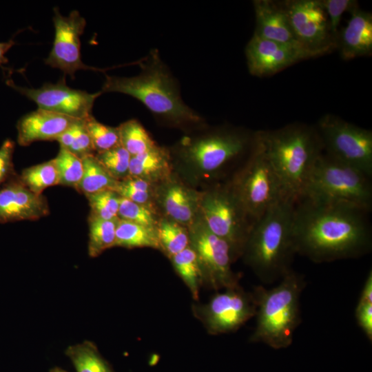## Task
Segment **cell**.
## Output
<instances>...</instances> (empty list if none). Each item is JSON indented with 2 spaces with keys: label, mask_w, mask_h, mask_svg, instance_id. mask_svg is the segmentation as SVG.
I'll use <instances>...</instances> for the list:
<instances>
[{
  "label": "cell",
  "mask_w": 372,
  "mask_h": 372,
  "mask_svg": "<svg viewBox=\"0 0 372 372\" xmlns=\"http://www.w3.org/2000/svg\"><path fill=\"white\" fill-rule=\"evenodd\" d=\"M369 213L345 204L299 199L293 216L296 253L316 263L369 254L372 247Z\"/></svg>",
  "instance_id": "cell-1"
},
{
  "label": "cell",
  "mask_w": 372,
  "mask_h": 372,
  "mask_svg": "<svg viewBox=\"0 0 372 372\" xmlns=\"http://www.w3.org/2000/svg\"><path fill=\"white\" fill-rule=\"evenodd\" d=\"M133 76H105L102 93L118 92L139 101L161 124L186 134L207 126L205 118L183 100L180 86L158 50L152 49L139 62Z\"/></svg>",
  "instance_id": "cell-2"
},
{
  "label": "cell",
  "mask_w": 372,
  "mask_h": 372,
  "mask_svg": "<svg viewBox=\"0 0 372 372\" xmlns=\"http://www.w3.org/2000/svg\"><path fill=\"white\" fill-rule=\"evenodd\" d=\"M254 136L255 132L242 129L207 125L187 133L168 148L174 168H178L191 183L207 180L216 183L243 163Z\"/></svg>",
  "instance_id": "cell-3"
},
{
  "label": "cell",
  "mask_w": 372,
  "mask_h": 372,
  "mask_svg": "<svg viewBox=\"0 0 372 372\" xmlns=\"http://www.w3.org/2000/svg\"><path fill=\"white\" fill-rule=\"evenodd\" d=\"M294 203L283 199L253 223L241 257L264 284H272L291 269Z\"/></svg>",
  "instance_id": "cell-4"
},
{
  "label": "cell",
  "mask_w": 372,
  "mask_h": 372,
  "mask_svg": "<svg viewBox=\"0 0 372 372\" xmlns=\"http://www.w3.org/2000/svg\"><path fill=\"white\" fill-rule=\"evenodd\" d=\"M255 134L278 178L285 199L295 203L301 198L312 169L322 154L316 129L291 124Z\"/></svg>",
  "instance_id": "cell-5"
},
{
  "label": "cell",
  "mask_w": 372,
  "mask_h": 372,
  "mask_svg": "<svg viewBox=\"0 0 372 372\" xmlns=\"http://www.w3.org/2000/svg\"><path fill=\"white\" fill-rule=\"evenodd\" d=\"M305 285L303 276L291 269L277 286L269 289L262 286L254 288L256 325L249 342L274 349L291 344L301 322L300 299Z\"/></svg>",
  "instance_id": "cell-6"
},
{
  "label": "cell",
  "mask_w": 372,
  "mask_h": 372,
  "mask_svg": "<svg viewBox=\"0 0 372 372\" xmlns=\"http://www.w3.org/2000/svg\"><path fill=\"white\" fill-rule=\"evenodd\" d=\"M302 198L352 205L370 211L371 177L322 153L312 169Z\"/></svg>",
  "instance_id": "cell-7"
},
{
  "label": "cell",
  "mask_w": 372,
  "mask_h": 372,
  "mask_svg": "<svg viewBox=\"0 0 372 372\" xmlns=\"http://www.w3.org/2000/svg\"><path fill=\"white\" fill-rule=\"evenodd\" d=\"M226 182L254 221L285 199L278 178L256 134L248 156Z\"/></svg>",
  "instance_id": "cell-8"
},
{
  "label": "cell",
  "mask_w": 372,
  "mask_h": 372,
  "mask_svg": "<svg viewBox=\"0 0 372 372\" xmlns=\"http://www.w3.org/2000/svg\"><path fill=\"white\" fill-rule=\"evenodd\" d=\"M199 214L209 229L229 244L235 260L241 257L254 221L226 181L202 192Z\"/></svg>",
  "instance_id": "cell-9"
},
{
  "label": "cell",
  "mask_w": 372,
  "mask_h": 372,
  "mask_svg": "<svg viewBox=\"0 0 372 372\" xmlns=\"http://www.w3.org/2000/svg\"><path fill=\"white\" fill-rule=\"evenodd\" d=\"M331 158L372 176V132L337 116L322 117L316 128Z\"/></svg>",
  "instance_id": "cell-10"
},
{
  "label": "cell",
  "mask_w": 372,
  "mask_h": 372,
  "mask_svg": "<svg viewBox=\"0 0 372 372\" xmlns=\"http://www.w3.org/2000/svg\"><path fill=\"white\" fill-rule=\"evenodd\" d=\"M188 231L189 247L197 256L203 285L216 291L239 285V276L231 269L236 260L229 244L209 229L199 214Z\"/></svg>",
  "instance_id": "cell-11"
},
{
  "label": "cell",
  "mask_w": 372,
  "mask_h": 372,
  "mask_svg": "<svg viewBox=\"0 0 372 372\" xmlns=\"http://www.w3.org/2000/svg\"><path fill=\"white\" fill-rule=\"evenodd\" d=\"M194 316L211 335L237 331L256 316L254 295L243 289L240 285L216 293L205 304L192 306Z\"/></svg>",
  "instance_id": "cell-12"
},
{
  "label": "cell",
  "mask_w": 372,
  "mask_h": 372,
  "mask_svg": "<svg viewBox=\"0 0 372 372\" xmlns=\"http://www.w3.org/2000/svg\"><path fill=\"white\" fill-rule=\"evenodd\" d=\"M293 34L311 57L329 52L337 47L327 14L320 0H290L280 3Z\"/></svg>",
  "instance_id": "cell-13"
},
{
  "label": "cell",
  "mask_w": 372,
  "mask_h": 372,
  "mask_svg": "<svg viewBox=\"0 0 372 372\" xmlns=\"http://www.w3.org/2000/svg\"><path fill=\"white\" fill-rule=\"evenodd\" d=\"M6 83L34 101L39 109L76 119H85L91 116L95 100L103 94L101 91L89 93L71 88L67 85L65 78L37 89L18 86L11 79H7Z\"/></svg>",
  "instance_id": "cell-14"
},
{
  "label": "cell",
  "mask_w": 372,
  "mask_h": 372,
  "mask_svg": "<svg viewBox=\"0 0 372 372\" xmlns=\"http://www.w3.org/2000/svg\"><path fill=\"white\" fill-rule=\"evenodd\" d=\"M52 20L54 39L45 63L61 70L65 75L68 74L72 79L78 70L95 69L86 65L81 60L80 38L86 25L85 19L77 10H73L65 17L54 8Z\"/></svg>",
  "instance_id": "cell-15"
},
{
  "label": "cell",
  "mask_w": 372,
  "mask_h": 372,
  "mask_svg": "<svg viewBox=\"0 0 372 372\" xmlns=\"http://www.w3.org/2000/svg\"><path fill=\"white\" fill-rule=\"evenodd\" d=\"M202 192L188 185L172 173L154 185V203L164 217L187 228L199 214Z\"/></svg>",
  "instance_id": "cell-16"
},
{
  "label": "cell",
  "mask_w": 372,
  "mask_h": 372,
  "mask_svg": "<svg viewBox=\"0 0 372 372\" xmlns=\"http://www.w3.org/2000/svg\"><path fill=\"white\" fill-rule=\"evenodd\" d=\"M249 72L264 76L273 74L311 56L303 49L262 39L254 34L245 48Z\"/></svg>",
  "instance_id": "cell-17"
},
{
  "label": "cell",
  "mask_w": 372,
  "mask_h": 372,
  "mask_svg": "<svg viewBox=\"0 0 372 372\" xmlns=\"http://www.w3.org/2000/svg\"><path fill=\"white\" fill-rule=\"evenodd\" d=\"M46 198L30 191L14 177L0 187V223L35 220L46 216Z\"/></svg>",
  "instance_id": "cell-18"
},
{
  "label": "cell",
  "mask_w": 372,
  "mask_h": 372,
  "mask_svg": "<svg viewBox=\"0 0 372 372\" xmlns=\"http://www.w3.org/2000/svg\"><path fill=\"white\" fill-rule=\"evenodd\" d=\"M77 120L38 108L18 121L17 142L28 146L39 141H56Z\"/></svg>",
  "instance_id": "cell-19"
},
{
  "label": "cell",
  "mask_w": 372,
  "mask_h": 372,
  "mask_svg": "<svg viewBox=\"0 0 372 372\" xmlns=\"http://www.w3.org/2000/svg\"><path fill=\"white\" fill-rule=\"evenodd\" d=\"M253 5L256 23L254 34L264 39L303 49L293 34L280 3L270 0H255Z\"/></svg>",
  "instance_id": "cell-20"
},
{
  "label": "cell",
  "mask_w": 372,
  "mask_h": 372,
  "mask_svg": "<svg viewBox=\"0 0 372 372\" xmlns=\"http://www.w3.org/2000/svg\"><path fill=\"white\" fill-rule=\"evenodd\" d=\"M347 25L338 34L337 46L342 59L369 56L372 52V15L357 7L350 11Z\"/></svg>",
  "instance_id": "cell-21"
},
{
  "label": "cell",
  "mask_w": 372,
  "mask_h": 372,
  "mask_svg": "<svg viewBox=\"0 0 372 372\" xmlns=\"http://www.w3.org/2000/svg\"><path fill=\"white\" fill-rule=\"evenodd\" d=\"M173 163L168 147L157 145L143 153L131 156L130 176L156 185L173 173Z\"/></svg>",
  "instance_id": "cell-22"
},
{
  "label": "cell",
  "mask_w": 372,
  "mask_h": 372,
  "mask_svg": "<svg viewBox=\"0 0 372 372\" xmlns=\"http://www.w3.org/2000/svg\"><path fill=\"white\" fill-rule=\"evenodd\" d=\"M115 247L159 249L157 229L118 218Z\"/></svg>",
  "instance_id": "cell-23"
},
{
  "label": "cell",
  "mask_w": 372,
  "mask_h": 372,
  "mask_svg": "<svg viewBox=\"0 0 372 372\" xmlns=\"http://www.w3.org/2000/svg\"><path fill=\"white\" fill-rule=\"evenodd\" d=\"M83 173L75 188L85 196L111 189L114 190L118 180L114 179L96 159L94 154L82 158Z\"/></svg>",
  "instance_id": "cell-24"
},
{
  "label": "cell",
  "mask_w": 372,
  "mask_h": 372,
  "mask_svg": "<svg viewBox=\"0 0 372 372\" xmlns=\"http://www.w3.org/2000/svg\"><path fill=\"white\" fill-rule=\"evenodd\" d=\"M176 273L189 290L192 298L198 300L203 285L202 270L195 251L189 246L169 258Z\"/></svg>",
  "instance_id": "cell-25"
},
{
  "label": "cell",
  "mask_w": 372,
  "mask_h": 372,
  "mask_svg": "<svg viewBox=\"0 0 372 372\" xmlns=\"http://www.w3.org/2000/svg\"><path fill=\"white\" fill-rule=\"evenodd\" d=\"M156 229L159 250L169 258L189 246L188 228L180 223L161 216Z\"/></svg>",
  "instance_id": "cell-26"
},
{
  "label": "cell",
  "mask_w": 372,
  "mask_h": 372,
  "mask_svg": "<svg viewBox=\"0 0 372 372\" xmlns=\"http://www.w3.org/2000/svg\"><path fill=\"white\" fill-rule=\"evenodd\" d=\"M121 145L131 155L148 151L158 144L137 119L127 120L118 126Z\"/></svg>",
  "instance_id": "cell-27"
},
{
  "label": "cell",
  "mask_w": 372,
  "mask_h": 372,
  "mask_svg": "<svg viewBox=\"0 0 372 372\" xmlns=\"http://www.w3.org/2000/svg\"><path fill=\"white\" fill-rule=\"evenodd\" d=\"M118 218L105 220L89 216L88 254L92 258L115 247L116 229Z\"/></svg>",
  "instance_id": "cell-28"
},
{
  "label": "cell",
  "mask_w": 372,
  "mask_h": 372,
  "mask_svg": "<svg viewBox=\"0 0 372 372\" xmlns=\"http://www.w3.org/2000/svg\"><path fill=\"white\" fill-rule=\"evenodd\" d=\"M66 353L76 372H112L96 346L90 341L69 347Z\"/></svg>",
  "instance_id": "cell-29"
},
{
  "label": "cell",
  "mask_w": 372,
  "mask_h": 372,
  "mask_svg": "<svg viewBox=\"0 0 372 372\" xmlns=\"http://www.w3.org/2000/svg\"><path fill=\"white\" fill-rule=\"evenodd\" d=\"M19 178L30 191L37 194H42L46 188L59 185L53 159L24 169Z\"/></svg>",
  "instance_id": "cell-30"
},
{
  "label": "cell",
  "mask_w": 372,
  "mask_h": 372,
  "mask_svg": "<svg viewBox=\"0 0 372 372\" xmlns=\"http://www.w3.org/2000/svg\"><path fill=\"white\" fill-rule=\"evenodd\" d=\"M56 141L59 143L60 147L67 149L81 159L95 154L84 119L77 120Z\"/></svg>",
  "instance_id": "cell-31"
},
{
  "label": "cell",
  "mask_w": 372,
  "mask_h": 372,
  "mask_svg": "<svg viewBox=\"0 0 372 372\" xmlns=\"http://www.w3.org/2000/svg\"><path fill=\"white\" fill-rule=\"evenodd\" d=\"M113 191L121 198L156 207L154 185L141 178L129 176L121 180H118Z\"/></svg>",
  "instance_id": "cell-32"
},
{
  "label": "cell",
  "mask_w": 372,
  "mask_h": 372,
  "mask_svg": "<svg viewBox=\"0 0 372 372\" xmlns=\"http://www.w3.org/2000/svg\"><path fill=\"white\" fill-rule=\"evenodd\" d=\"M53 160L59 176V185L76 188L83 173L82 159L60 147L58 154Z\"/></svg>",
  "instance_id": "cell-33"
},
{
  "label": "cell",
  "mask_w": 372,
  "mask_h": 372,
  "mask_svg": "<svg viewBox=\"0 0 372 372\" xmlns=\"http://www.w3.org/2000/svg\"><path fill=\"white\" fill-rule=\"evenodd\" d=\"M84 123L95 154L121 145L118 127L103 124L92 115L85 118Z\"/></svg>",
  "instance_id": "cell-34"
},
{
  "label": "cell",
  "mask_w": 372,
  "mask_h": 372,
  "mask_svg": "<svg viewBox=\"0 0 372 372\" xmlns=\"http://www.w3.org/2000/svg\"><path fill=\"white\" fill-rule=\"evenodd\" d=\"M118 217L141 225L157 229L161 216H159L155 207L134 203L121 197Z\"/></svg>",
  "instance_id": "cell-35"
},
{
  "label": "cell",
  "mask_w": 372,
  "mask_h": 372,
  "mask_svg": "<svg viewBox=\"0 0 372 372\" xmlns=\"http://www.w3.org/2000/svg\"><path fill=\"white\" fill-rule=\"evenodd\" d=\"M94 156L116 180H121L130 176L131 155L121 145L96 153Z\"/></svg>",
  "instance_id": "cell-36"
},
{
  "label": "cell",
  "mask_w": 372,
  "mask_h": 372,
  "mask_svg": "<svg viewBox=\"0 0 372 372\" xmlns=\"http://www.w3.org/2000/svg\"><path fill=\"white\" fill-rule=\"evenodd\" d=\"M85 196L90 207L89 216L105 220L118 218L121 196L116 192L107 189Z\"/></svg>",
  "instance_id": "cell-37"
},
{
  "label": "cell",
  "mask_w": 372,
  "mask_h": 372,
  "mask_svg": "<svg viewBox=\"0 0 372 372\" xmlns=\"http://www.w3.org/2000/svg\"><path fill=\"white\" fill-rule=\"evenodd\" d=\"M327 14L329 30L337 40L338 28L344 12L351 11L357 7V1L353 0H320Z\"/></svg>",
  "instance_id": "cell-38"
},
{
  "label": "cell",
  "mask_w": 372,
  "mask_h": 372,
  "mask_svg": "<svg viewBox=\"0 0 372 372\" xmlns=\"http://www.w3.org/2000/svg\"><path fill=\"white\" fill-rule=\"evenodd\" d=\"M14 143L6 139L0 147V187L14 176L13 154Z\"/></svg>",
  "instance_id": "cell-39"
},
{
  "label": "cell",
  "mask_w": 372,
  "mask_h": 372,
  "mask_svg": "<svg viewBox=\"0 0 372 372\" xmlns=\"http://www.w3.org/2000/svg\"><path fill=\"white\" fill-rule=\"evenodd\" d=\"M355 316L358 326L368 340L372 341V303L358 302Z\"/></svg>",
  "instance_id": "cell-40"
},
{
  "label": "cell",
  "mask_w": 372,
  "mask_h": 372,
  "mask_svg": "<svg viewBox=\"0 0 372 372\" xmlns=\"http://www.w3.org/2000/svg\"><path fill=\"white\" fill-rule=\"evenodd\" d=\"M358 302L372 303V271L370 270L365 280Z\"/></svg>",
  "instance_id": "cell-41"
},
{
  "label": "cell",
  "mask_w": 372,
  "mask_h": 372,
  "mask_svg": "<svg viewBox=\"0 0 372 372\" xmlns=\"http://www.w3.org/2000/svg\"><path fill=\"white\" fill-rule=\"evenodd\" d=\"M14 44L15 42L13 39L6 42H0V66L8 62L5 54Z\"/></svg>",
  "instance_id": "cell-42"
},
{
  "label": "cell",
  "mask_w": 372,
  "mask_h": 372,
  "mask_svg": "<svg viewBox=\"0 0 372 372\" xmlns=\"http://www.w3.org/2000/svg\"><path fill=\"white\" fill-rule=\"evenodd\" d=\"M51 372H65V371H63V370H61L60 369H54L52 370Z\"/></svg>",
  "instance_id": "cell-43"
}]
</instances>
